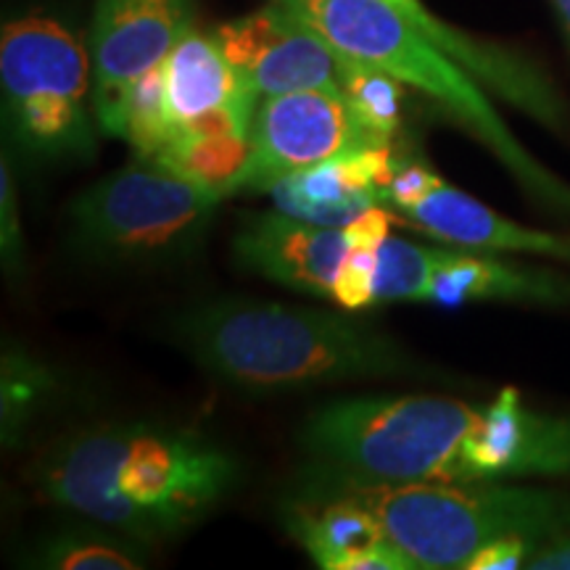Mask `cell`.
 I'll list each match as a JSON object with an SVG mask.
<instances>
[{
    "instance_id": "cell-1",
    "label": "cell",
    "mask_w": 570,
    "mask_h": 570,
    "mask_svg": "<svg viewBox=\"0 0 570 570\" xmlns=\"http://www.w3.org/2000/svg\"><path fill=\"white\" fill-rule=\"evenodd\" d=\"M298 497L389 483L570 479V415L533 410L518 389L491 402L377 394L327 402L298 428Z\"/></svg>"
},
{
    "instance_id": "cell-2",
    "label": "cell",
    "mask_w": 570,
    "mask_h": 570,
    "mask_svg": "<svg viewBox=\"0 0 570 570\" xmlns=\"http://www.w3.org/2000/svg\"><path fill=\"white\" fill-rule=\"evenodd\" d=\"M38 502L146 547L204 523L240 481V460L188 425L92 423L48 441L27 468Z\"/></svg>"
},
{
    "instance_id": "cell-3",
    "label": "cell",
    "mask_w": 570,
    "mask_h": 570,
    "mask_svg": "<svg viewBox=\"0 0 570 570\" xmlns=\"http://www.w3.org/2000/svg\"><path fill=\"white\" fill-rule=\"evenodd\" d=\"M175 344L214 381L244 394L356 381H449L370 320L256 298H214L180 312Z\"/></svg>"
},
{
    "instance_id": "cell-4",
    "label": "cell",
    "mask_w": 570,
    "mask_h": 570,
    "mask_svg": "<svg viewBox=\"0 0 570 570\" xmlns=\"http://www.w3.org/2000/svg\"><path fill=\"white\" fill-rule=\"evenodd\" d=\"M315 27L341 53L383 69L423 92L460 130L481 142L508 169L539 212L570 225V183L544 167L515 138L487 88L465 67L441 51L389 0H275Z\"/></svg>"
},
{
    "instance_id": "cell-5",
    "label": "cell",
    "mask_w": 570,
    "mask_h": 570,
    "mask_svg": "<svg viewBox=\"0 0 570 570\" xmlns=\"http://www.w3.org/2000/svg\"><path fill=\"white\" fill-rule=\"evenodd\" d=\"M333 494L354 497L415 570H468L483 547L504 537L539 547L570 537V494L554 489L389 483Z\"/></svg>"
},
{
    "instance_id": "cell-6",
    "label": "cell",
    "mask_w": 570,
    "mask_h": 570,
    "mask_svg": "<svg viewBox=\"0 0 570 570\" xmlns=\"http://www.w3.org/2000/svg\"><path fill=\"white\" fill-rule=\"evenodd\" d=\"M223 202L217 190L135 154L71 198L69 246L98 265H173L198 252Z\"/></svg>"
},
{
    "instance_id": "cell-7",
    "label": "cell",
    "mask_w": 570,
    "mask_h": 570,
    "mask_svg": "<svg viewBox=\"0 0 570 570\" xmlns=\"http://www.w3.org/2000/svg\"><path fill=\"white\" fill-rule=\"evenodd\" d=\"M90 51L51 17L6 21L0 35L3 127L13 148L38 164H90L98 125Z\"/></svg>"
},
{
    "instance_id": "cell-8",
    "label": "cell",
    "mask_w": 570,
    "mask_h": 570,
    "mask_svg": "<svg viewBox=\"0 0 570 570\" xmlns=\"http://www.w3.org/2000/svg\"><path fill=\"white\" fill-rule=\"evenodd\" d=\"M512 304L570 309V273L512 254L386 238L377 256L375 304Z\"/></svg>"
},
{
    "instance_id": "cell-9",
    "label": "cell",
    "mask_w": 570,
    "mask_h": 570,
    "mask_svg": "<svg viewBox=\"0 0 570 570\" xmlns=\"http://www.w3.org/2000/svg\"><path fill=\"white\" fill-rule=\"evenodd\" d=\"M375 146L341 90H291L259 98L248 127V159L233 196L269 190L315 164Z\"/></svg>"
},
{
    "instance_id": "cell-10",
    "label": "cell",
    "mask_w": 570,
    "mask_h": 570,
    "mask_svg": "<svg viewBox=\"0 0 570 570\" xmlns=\"http://www.w3.org/2000/svg\"><path fill=\"white\" fill-rule=\"evenodd\" d=\"M194 30L190 0H98L90 32L92 109L109 138H122L127 98Z\"/></svg>"
},
{
    "instance_id": "cell-11",
    "label": "cell",
    "mask_w": 570,
    "mask_h": 570,
    "mask_svg": "<svg viewBox=\"0 0 570 570\" xmlns=\"http://www.w3.org/2000/svg\"><path fill=\"white\" fill-rule=\"evenodd\" d=\"M386 206L404 219V225L441 244L539 256L570 267V233L520 225L465 190L452 188L425 164H399Z\"/></svg>"
},
{
    "instance_id": "cell-12",
    "label": "cell",
    "mask_w": 570,
    "mask_h": 570,
    "mask_svg": "<svg viewBox=\"0 0 570 570\" xmlns=\"http://www.w3.org/2000/svg\"><path fill=\"white\" fill-rule=\"evenodd\" d=\"M219 51L259 98L291 90H341V53L281 3L225 21L212 32Z\"/></svg>"
},
{
    "instance_id": "cell-13",
    "label": "cell",
    "mask_w": 570,
    "mask_h": 570,
    "mask_svg": "<svg viewBox=\"0 0 570 570\" xmlns=\"http://www.w3.org/2000/svg\"><path fill=\"white\" fill-rule=\"evenodd\" d=\"M389 3L396 6L420 32L436 42L441 51L452 56L460 67H465L489 92L525 114L544 130L570 140V101L552 80L550 71L533 56L515 46L458 30L433 11H428L423 0H389Z\"/></svg>"
},
{
    "instance_id": "cell-14",
    "label": "cell",
    "mask_w": 570,
    "mask_h": 570,
    "mask_svg": "<svg viewBox=\"0 0 570 570\" xmlns=\"http://www.w3.org/2000/svg\"><path fill=\"white\" fill-rule=\"evenodd\" d=\"M169 140L248 135L259 96L240 80L212 35L190 30L164 61Z\"/></svg>"
},
{
    "instance_id": "cell-15",
    "label": "cell",
    "mask_w": 570,
    "mask_h": 570,
    "mask_svg": "<svg viewBox=\"0 0 570 570\" xmlns=\"http://www.w3.org/2000/svg\"><path fill=\"white\" fill-rule=\"evenodd\" d=\"M346 248V227L306 223L281 209L244 214L233 235L235 262L246 273L331 302Z\"/></svg>"
},
{
    "instance_id": "cell-16",
    "label": "cell",
    "mask_w": 570,
    "mask_h": 570,
    "mask_svg": "<svg viewBox=\"0 0 570 570\" xmlns=\"http://www.w3.org/2000/svg\"><path fill=\"white\" fill-rule=\"evenodd\" d=\"M396 169L391 148H360L285 177L267 194L291 217L344 227L373 206H386Z\"/></svg>"
},
{
    "instance_id": "cell-17",
    "label": "cell",
    "mask_w": 570,
    "mask_h": 570,
    "mask_svg": "<svg viewBox=\"0 0 570 570\" xmlns=\"http://www.w3.org/2000/svg\"><path fill=\"white\" fill-rule=\"evenodd\" d=\"M283 523L325 570H415L383 537L375 518L348 494L294 497Z\"/></svg>"
},
{
    "instance_id": "cell-18",
    "label": "cell",
    "mask_w": 570,
    "mask_h": 570,
    "mask_svg": "<svg viewBox=\"0 0 570 570\" xmlns=\"http://www.w3.org/2000/svg\"><path fill=\"white\" fill-rule=\"evenodd\" d=\"M151 547L77 518L46 533L30 552L32 568L48 570H138L148 566Z\"/></svg>"
},
{
    "instance_id": "cell-19",
    "label": "cell",
    "mask_w": 570,
    "mask_h": 570,
    "mask_svg": "<svg viewBox=\"0 0 570 570\" xmlns=\"http://www.w3.org/2000/svg\"><path fill=\"white\" fill-rule=\"evenodd\" d=\"M61 394L59 375L24 346L6 344L0 373V433L3 449L13 452L30 436L32 425L53 407Z\"/></svg>"
},
{
    "instance_id": "cell-20",
    "label": "cell",
    "mask_w": 570,
    "mask_h": 570,
    "mask_svg": "<svg viewBox=\"0 0 570 570\" xmlns=\"http://www.w3.org/2000/svg\"><path fill=\"white\" fill-rule=\"evenodd\" d=\"M402 88L404 85L383 69L341 53V96L352 106L375 146H394L402 127Z\"/></svg>"
},
{
    "instance_id": "cell-21",
    "label": "cell",
    "mask_w": 570,
    "mask_h": 570,
    "mask_svg": "<svg viewBox=\"0 0 570 570\" xmlns=\"http://www.w3.org/2000/svg\"><path fill=\"white\" fill-rule=\"evenodd\" d=\"M391 223H394V214L386 206H373L344 225L348 248L338 267L336 285H333V304L348 312L375 306L377 256H381V246L386 244Z\"/></svg>"
},
{
    "instance_id": "cell-22",
    "label": "cell",
    "mask_w": 570,
    "mask_h": 570,
    "mask_svg": "<svg viewBox=\"0 0 570 570\" xmlns=\"http://www.w3.org/2000/svg\"><path fill=\"white\" fill-rule=\"evenodd\" d=\"M0 259L9 281H19L24 275V235H21L17 180H13L9 154H3L0 161Z\"/></svg>"
},
{
    "instance_id": "cell-23",
    "label": "cell",
    "mask_w": 570,
    "mask_h": 570,
    "mask_svg": "<svg viewBox=\"0 0 570 570\" xmlns=\"http://www.w3.org/2000/svg\"><path fill=\"white\" fill-rule=\"evenodd\" d=\"M539 550L537 541L523 537H504L491 541L470 560L468 570H515L529 568L533 552Z\"/></svg>"
},
{
    "instance_id": "cell-24",
    "label": "cell",
    "mask_w": 570,
    "mask_h": 570,
    "mask_svg": "<svg viewBox=\"0 0 570 570\" xmlns=\"http://www.w3.org/2000/svg\"><path fill=\"white\" fill-rule=\"evenodd\" d=\"M531 570H570V537L539 547L529 562Z\"/></svg>"
},
{
    "instance_id": "cell-25",
    "label": "cell",
    "mask_w": 570,
    "mask_h": 570,
    "mask_svg": "<svg viewBox=\"0 0 570 570\" xmlns=\"http://www.w3.org/2000/svg\"><path fill=\"white\" fill-rule=\"evenodd\" d=\"M552 9H554V17L560 21V30H562V38H566L568 48H570V0H550Z\"/></svg>"
}]
</instances>
